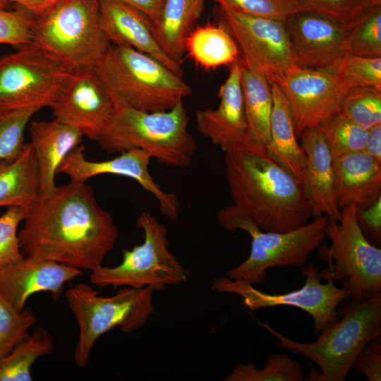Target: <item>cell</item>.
<instances>
[{"label":"cell","instance_id":"cell-1","mask_svg":"<svg viewBox=\"0 0 381 381\" xmlns=\"http://www.w3.org/2000/svg\"><path fill=\"white\" fill-rule=\"evenodd\" d=\"M18 231L25 257L93 271L117 243L118 228L85 183L70 181L41 195Z\"/></svg>","mask_w":381,"mask_h":381},{"label":"cell","instance_id":"cell-2","mask_svg":"<svg viewBox=\"0 0 381 381\" xmlns=\"http://www.w3.org/2000/svg\"><path fill=\"white\" fill-rule=\"evenodd\" d=\"M224 174L233 203L217 212L227 231L238 221L263 231L288 232L309 222L312 214L303 186L248 139L227 148Z\"/></svg>","mask_w":381,"mask_h":381},{"label":"cell","instance_id":"cell-3","mask_svg":"<svg viewBox=\"0 0 381 381\" xmlns=\"http://www.w3.org/2000/svg\"><path fill=\"white\" fill-rule=\"evenodd\" d=\"M188 122L183 101L161 111L114 107L97 142L109 154L141 149L161 164L187 168L197 148Z\"/></svg>","mask_w":381,"mask_h":381},{"label":"cell","instance_id":"cell-4","mask_svg":"<svg viewBox=\"0 0 381 381\" xmlns=\"http://www.w3.org/2000/svg\"><path fill=\"white\" fill-rule=\"evenodd\" d=\"M337 312L339 320L323 329L310 343L287 338L267 322L258 323L277 339V346L318 365L320 373H313L308 380L344 381L361 349L381 336V292L362 301L346 300Z\"/></svg>","mask_w":381,"mask_h":381},{"label":"cell","instance_id":"cell-5","mask_svg":"<svg viewBox=\"0 0 381 381\" xmlns=\"http://www.w3.org/2000/svg\"><path fill=\"white\" fill-rule=\"evenodd\" d=\"M92 69L114 107L167 111L192 94L181 77L154 57L128 47L111 44Z\"/></svg>","mask_w":381,"mask_h":381},{"label":"cell","instance_id":"cell-6","mask_svg":"<svg viewBox=\"0 0 381 381\" xmlns=\"http://www.w3.org/2000/svg\"><path fill=\"white\" fill-rule=\"evenodd\" d=\"M154 291L150 287H121L114 295L105 297L85 283L71 286L66 300L79 327L75 363L86 368L96 341L109 331L118 327L130 333L145 325L155 311Z\"/></svg>","mask_w":381,"mask_h":381},{"label":"cell","instance_id":"cell-7","mask_svg":"<svg viewBox=\"0 0 381 381\" xmlns=\"http://www.w3.org/2000/svg\"><path fill=\"white\" fill-rule=\"evenodd\" d=\"M70 70L92 68L110 42L99 20V0H57L35 15L32 42Z\"/></svg>","mask_w":381,"mask_h":381},{"label":"cell","instance_id":"cell-8","mask_svg":"<svg viewBox=\"0 0 381 381\" xmlns=\"http://www.w3.org/2000/svg\"><path fill=\"white\" fill-rule=\"evenodd\" d=\"M326 236L331 244L321 247L319 256L327 267L322 279L339 282L350 300L362 301L381 292V249L370 243L358 224L356 206L341 209V220L329 218Z\"/></svg>","mask_w":381,"mask_h":381},{"label":"cell","instance_id":"cell-9","mask_svg":"<svg viewBox=\"0 0 381 381\" xmlns=\"http://www.w3.org/2000/svg\"><path fill=\"white\" fill-rule=\"evenodd\" d=\"M135 226L143 231V242L123 250L120 264L102 265L90 272V282L101 288L150 287L155 291L187 282L188 271L168 248L167 228L147 212L138 215Z\"/></svg>","mask_w":381,"mask_h":381},{"label":"cell","instance_id":"cell-10","mask_svg":"<svg viewBox=\"0 0 381 381\" xmlns=\"http://www.w3.org/2000/svg\"><path fill=\"white\" fill-rule=\"evenodd\" d=\"M328 222L329 217L323 214L284 233L263 231L245 221L234 223L230 232L238 229L247 232L252 238L250 251L243 262L228 270L225 276L255 285L266 281L270 268L303 267L310 255L322 244Z\"/></svg>","mask_w":381,"mask_h":381},{"label":"cell","instance_id":"cell-11","mask_svg":"<svg viewBox=\"0 0 381 381\" xmlns=\"http://www.w3.org/2000/svg\"><path fill=\"white\" fill-rule=\"evenodd\" d=\"M71 71L33 43L0 56V110L51 107Z\"/></svg>","mask_w":381,"mask_h":381},{"label":"cell","instance_id":"cell-12","mask_svg":"<svg viewBox=\"0 0 381 381\" xmlns=\"http://www.w3.org/2000/svg\"><path fill=\"white\" fill-rule=\"evenodd\" d=\"M303 275L305 283L301 288L282 294L266 293L245 281L230 279L226 276L215 278L212 289L219 294L239 296L244 306L253 313L279 306L298 308L311 316L315 333L318 334L339 320L337 308L350 298V294L332 281L322 282L319 270L313 263L303 267Z\"/></svg>","mask_w":381,"mask_h":381},{"label":"cell","instance_id":"cell-13","mask_svg":"<svg viewBox=\"0 0 381 381\" xmlns=\"http://www.w3.org/2000/svg\"><path fill=\"white\" fill-rule=\"evenodd\" d=\"M219 24L235 40L241 65L270 85L279 84L294 66L284 22L220 7Z\"/></svg>","mask_w":381,"mask_h":381},{"label":"cell","instance_id":"cell-14","mask_svg":"<svg viewBox=\"0 0 381 381\" xmlns=\"http://www.w3.org/2000/svg\"><path fill=\"white\" fill-rule=\"evenodd\" d=\"M289 106L297 138L341 111L348 87L332 72L292 66L277 84Z\"/></svg>","mask_w":381,"mask_h":381},{"label":"cell","instance_id":"cell-15","mask_svg":"<svg viewBox=\"0 0 381 381\" xmlns=\"http://www.w3.org/2000/svg\"><path fill=\"white\" fill-rule=\"evenodd\" d=\"M284 24L294 66L335 73L350 54L348 25L308 11L290 16Z\"/></svg>","mask_w":381,"mask_h":381},{"label":"cell","instance_id":"cell-16","mask_svg":"<svg viewBox=\"0 0 381 381\" xmlns=\"http://www.w3.org/2000/svg\"><path fill=\"white\" fill-rule=\"evenodd\" d=\"M85 147L78 145L65 158L58 173L66 174L70 181L85 183L92 177L112 174L135 181L157 200L161 213L169 220H176L180 212V202L173 193L162 190L149 171L152 157L141 149H133L104 161H90L84 154Z\"/></svg>","mask_w":381,"mask_h":381},{"label":"cell","instance_id":"cell-17","mask_svg":"<svg viewBox=\"0 0 381 381\" xmlns=\"http://www.w3.org/2000/svg\"><path fill=\"white\" fill-rule=\"evenodd\" d=\"M114 106L92 68L71 70L51 106L54 119L97 140Z\"/></svg>","mask_w":381,"mask_h":381},{"label":"cell","instance_id":"cell-18","mask_svg":"<svg viewBox=\"0 0 381 381\" xmlns=\"http://www.w3.org/2000/svg\"><path fill=\"white\" fill-rule=\"evenodd\" d=\"M83 271L54 261L23 257L0 269V296L19 311L30 296L49 292L58 300L65 284L83 275Z\"/></svg>","mask_w":381,"mask_h":381},{"label":"cell","instance_id":"cell-19","mask_svg":"<svg viewBox=\"0 0 381 381\" xmlns=\"http://www.w3.org/2000/svg\"><path fill=\"white\" fill-rule=\"evenodd\" d=\"M100 28L111 44L147 54L181 77V64L170 59L157 44L150 19L136 8L115 0H99Z\"/></svg>","mask_w":381,"mask_h":381},{"label":"cell","instance_id":"cell-20","mask_svg":"<svg viewBox=\"0 0 381 381\" xmlns=\"http://www.w3.org/2000/svg\"><path fill=\"white\" fill-rule=\"evenodd\" d=\"M218 95V107L196 111L195 123L202 135L225 151L248 140L238 61L229 66L228 77Z\"/></svg>","mask_w":381,"mask_h":381},{"label":"cell","instance_id":"cell-21","mask_svg":"<svg viewBox=\"0 0 381 381\" xmlns=\"http://www.w3.org/2000/svg\"><path fill=\"white\" fill-rule=\"evenodd\" d=\"M306 156L303 191L312 217L327 215L341 220L334 190V157L323 131L315 126L305 130L298 137Z\"/></svg>","mask_w":381,"mask_h":381},{"label":"cell","instance_id":"cell-22","mask_svg":"<svg viewBox=\"0 0 381 381\" xmlns=\"http://www.w3.org/2000/svg\"><path fill=\"white\" fill-rule=\"evenodd\" d=\"M334 190L340 209L354 205L365 208L381 197V162L363 151L334 159Z\"/></svg>","mask_w":381,"mask_h":381},{"label":"cell","instance_id":"cell-23","mask_svg":"<svg viewBox=\"0 0 381 381\" xmlns=\"http://www.w3.org/2000/svg\"><path fill=\"white\" fill-rule=\"evenodd\" d=\"M29 132L39 171L41 194H49L56 186V175L61 163L80 145L84 136L75 127L56 119L32 121Z\"/></svg>","mask_w":381,"mask_h":381},{"label":"cell","instance_id":"cell-24","mask_svg":"<svg viewBox=\"0 0 381 381\" xmlns=\"http://www.w3.org/2000/svg\"><path fill=\"white\" fill-rule=\"evenodd\" d=\"M272 110L270 138L264 147L267 155L303 186L306 177V154L298 142L291 112L277 84H272Z\"/></svg>","mask_w":381,"mask_h":381},{"label":"cell","instance_id":"cell-25","mask_svg":"<svg viewBox=\"0 0 381 381\" xmlns=\"http://www.w3.org/2000/svg\"><path fill=\"white\" fill-rule=\"evenodd\" d=\"M41 195L37 162L28 143L17 157L0 160V207L28 210Z\"/></svg>","mask_w":381,"mask_h":381},{"label":"cell","instance_id":"cell-26","mask_svg":"<svg viewBox=\"0 0 381 381\" xmlns=\"http://www.w3.org/2000/svg\"><path fill=\"white\" fill-rule=\"evenodd\" d=\"M205 0H165L153 35L166 55L181 64L186 40L200 17Z\"/></svg>","mask_w":381,"mask_h":381},{"label":"cell","instance_id":"cell-27","mask_svg":"<svg viewBox=\"0 0 381 381\" xmlns=\"http://www.w3.org/2000/svg\"><path fill=\"white\" fill-rule=\"evenodd\" d=\"M240 66L247 137L250 141L265 147L270 138L273 104L271 85L262 75L241 64Z\"/></svg>","mask_w":381,"mask_h":381},{"label":"cell","instance_id":"cell-28","mask_svg":"<svg viewBox=\"0 0 381 381\" xmlns=\"http://www.w3.org/2000/svg\"><path fill=\"white\" fill-rule=\"evenodd\" d=\"M185 49L193 61L205 69L230 66L240 55L235 40L219 23L193 28L186 38Z\"/></svg>","mask_w":381,"mask_h":381},{"label":"cell","instance_id":"cell-29","mask_svg":"<svg viewBox=\"0 0 381 381\" xmlns=\"http://www.w3.org/2000/svg\"><path fill=\"white\" fill-rule=\"evenodd\" d=\"M54 339L47 329L38 327L0 358V381L32 380L31 368L40 357L52 353Z\"/></svg>","mask_w":381,"mask_h":381},{"label":"cell","instance_id":"cell-30","mask_svg":"<svg viewBox=\"0 0 381 381\" xmlns=\"http://www.w3.org/2000/svg\"><path fill=\"white\" fill-rule=\"evenodd\" d=\"M305 379L300 363L286 354L270 355L263 366L240 363L223 379L224 381H302Z\"/></svg>","mask_w":381,"mask_h":381},{"label":"cell","instance_id":"cell-31","mask_svg":"<svg viewBox=\"0 0 381 381\" xmlns=\"http://www.w3.org/2000/svg\"><path fill=\"white\" fill-rule=\"evenodd\" d=\"M350 54L368 58L381 57V7L375 6L348 25Z\"/></svg>","mask_w":381,"mask_h":381},{"label":"cell","instance_id":"cell-32","mask_svg":"<svg viewBox=\"0 0 381 381\" xmlns=\"http://www.w3.org/2000/svg\"><path fill=\"white\" fill-rule=\"evenodd\" d=\"M318 126L323 131L334 159L365 149L368 130L355 123L341 112Z\"/></svg>","mask_w":381,"mask_h":381},{"label":"cell","instance_id":"cell-33","mask_svg":"<svg viewBox=\"0 0 381 381\" xmlns=\"http://www.w3.org/2000/svg\"><path fill=\"white\" fill-rule=\"evenodd\" d=\"M340 112L367 130L381 123V89L375 87L348 88Z\"/></svg>","mask_w":381,"mask_h":381},{"label":"cell","instance_id":"cell-34","mask_svg":"<svg viewBox=\"0 0 381 381\" xmlns=\"http://www.w3.org/2000/svg\"><path fill=\"white\" fill-rule=\"evenodd\" d=\"M39 110L34 107L0 110V160L14 158L23 151L25 131Z\"/></svg>","mask_w":381,"mask_h":381},{"label":"cell","instance_id":"cell-35","mask_svg":"<svg viewBox=\"0 0 381 381\" xmlns=\"http://www.w3.org/2000/svg\"><path fill=\"white\" fill-rule=\"evenodd\" d=\"M36 320L32 310L19 311L0 296V358L28 336Z\"/></svg>","mask_w":381,"mask_h":381},{"label":"cell","instance_id":"cell-36","mask_svg":"<svg viewBox=\"0 0 381 381\" xmlns=\"http://www.w3.org/2000/svg\"><path fill=\"white\" fill-rule=\"evenodd\" d=\"M305 8L336 23L349 25L381 0H297Z\"/></svg>","mask_w":381,"mask_h":381},{"label":"cell","instance_id":"cell-37","mask_svg":"<svg viewBox=\"0 0 381 381\" xmlns=\"http://www.w3.org/2000/svg\"><path fill=\"white\" fill-rule=\"evenodd\" d=\"M35 17L34 13L19 5L0 9V44L18 49L32 43Z\"/></svg>","mask_w":381,"mask_h":381},{"label":"cell","instance_id":"cell-38","mask_svg":"<svg viewBox=\"0 0 381 381\" xmlns=\"http://www.w3.org/2000/svg\"><path fill=\"white\" fill-rule=\"evenodd\" d=\"M220 7L246 14L284 22L290 16L306 11L297 0H212Z\"/></svg>","mask_w":381,"mask_h":381},{"label":"cell","instance_id":"cell-39","mask_svg":"<svg viewBox=\"0 0 381 381\" xmlns=\"http://www.w3.org/2000/svg\"><path fill=\"white\" fill-rule=\"evenodd\" d=\"M335 73L348 88L375 87L381 89V57L368 58L349 54Z\"/></svg>","mask_w":381,"mask_h":381},{"label":"cell","instance_id":"cell-40","mask_svg":"<svg viewBox=\"0 0 381 381\" xmlns=\"http://www.w3.org/2000/svg\"><path fill=\"white\" fill-rule=\"evenodd\" d=\"M27 214L18 207H8L0 216V269L21 260L18 228Z\"/></svg>","mask_w":381,"mask_h":381},{"label":"cell","instance_id":"cell-41","mask_svg":"<svg viewBox=\"0 0 381 381\" xmlns=\"http://www.w3.org/2000/svg\"><path fill=\"white\" fill-rule=\"evenodd\" d=\"M353 366L369 381L381 380V339L370 341L356 356Z\"/></svg>","mask_w":381,"mask_h":381},{"label":"cell","instance_id":"cell-42","mask_svg":"<svg viewBox=\"0 0 381 381\" xmlns=\"http://www.w3.org/2000/svg\"><path fill=\"white\" fill-rule=\"evenodd\" d=\"M358 224L364 236L373 245L380 247L381 197L372 205L363 208L356 206Z\"/></svg>","mask_w":381,"mask_h":381},{"label":"cell","instance_id":"cell-43","mask_svg":"<svg viewBox=\"0 0 381 381\" xmlns=\"http://www.w3.org/2000/svg\"><path fill=\"white\" fill-rule=\"evenodd\" d=\"M129 4L143 12L153 24L159 19L165 0H115Z\"/></svg>","mask_w":381,"mask_h":381},{"label":"cell","instance_id":"cell-44","mask_svg":"<svg viewBox=\"0 0 381 381\" xmlns=\"http://www.w3.org/2000/svg\"><path fill=\"white\" fill-rule=\"evenodd\" d=\"M57 0H0V9H11L19 5L35 15L39 14Z\"/></svg>","mask_w":381,"mask_h":381},{"label":"cell","instance_id":"cell-45","mask_svg":"<svg viewBox=\"0 0 381 381\" xmlns=\"http://www.w3.org/2000/svg\"><path fill=\"white\" fill-rule=\"evenodd\" d=\"M363 152L381 162V123L368 130V140Z\"/></svg>","mask_w":381,"mask_h":381}]
</instances>
